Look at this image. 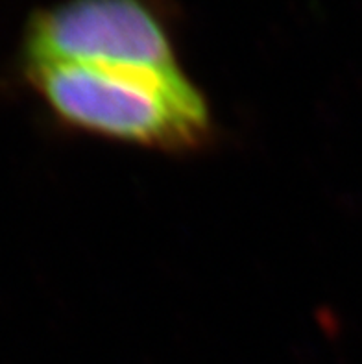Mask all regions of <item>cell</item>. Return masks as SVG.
Here are the masks:
<instances>
[{
  "mask_svg": "<svg viewBox=\"0 0 362 364\" xmlns=\"http://www.w3.org/2000/svg\"><path fill=\"white\" fill-rule=\"evenodd\" d=\"M61 124L161 152H193L213 135L203 92L181 67L52 63L26 67Z\"/></svg>",
  "mask_w": 362,
  "mask_h": 364,
  "instance_id": "1",
  "label": "cell"
},
{
  "mask_svg": "<svg viewBox=\"0 0 362 364\" xmlns=\"http://www.w3.org/2000/svg\"><path fill=\"white\" fill-rule=\"evenodd\" d=\"M24 58L26 67H179L165 26L142 0H65L45 9L28 26Z\"/></svg>",
  "mask_w": 362,
  "mask_h": 364,
  "instance_id": "2",
  "label": "cell"
}]
</instances>
